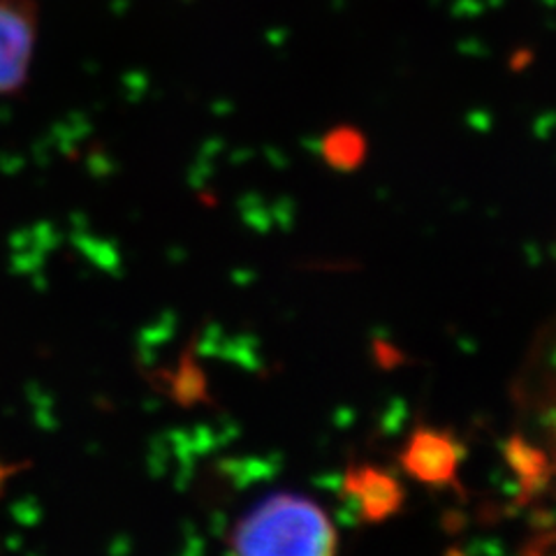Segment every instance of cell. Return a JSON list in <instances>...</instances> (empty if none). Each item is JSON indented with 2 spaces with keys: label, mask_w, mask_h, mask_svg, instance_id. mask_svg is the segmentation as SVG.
I'll return each mask as SVG.
<instances>
[{
  "label": "cell",
  "mask_w": 556,
  "mask_h": 556,
  "mask_svg": "<svg viewBox=\"0 0 556 556\" xmlns=\"http://www.w3.org/2000/svg\"><path fill=\"white\" fill-rule=\"evenodd\" d=\"M337 529L304 496L278 494L260 503L232 533L235 556H337Z\"/></svg>",
  "instance_id": "6da1fadb"
},
{
  "label": "cell",
  "mask_w": 556,
  "mask_h": 556,
  "mask_svg": "<svg viewBox=\"0 0 556 556\" xmlns=\"http://www.w3.org/2000/svg\"><path fill=\"white\" fill-rule=\"evenodd\" d=\"M38 0H0V96L24 89L38 45Z\"/></svg>",
  "instance_id": "7a4b0ae2"
},
{
  "label": "cell",
  "mask_w": 556,
  "mask_h": 556,
  "mask_svg": "<svg viewBox=\"0 0 556 556\" xmlns=\"http://www.w3.org/2000/svg\"><path fill=\"white\" fill-rule=\"evenodd\" d=\"M399 459H402L406 473L417 482L445 486L457 480L462 447L447 431L422 427L410 433V439Z\"/></svg>",
  "instance_id": "3957f363"
},
{
  "label": "cell",
  "mask_w": 556,
  "mask_h": 556,
  "mask_svg": "<svg viewBox=\"0 0 556 556\" xmlns=\"http://www.w3.org/2000/svg\"><path fill=\"white\" fill-rule=\"evenodd\" d=\"M343 494L364 521L390 519L404 503V486L374 464L353 466L343 478Z\"/></svg>",
  "instance_id": "277c9868"
},
{
  "label": "cell",
  "mask_w": 556,
  "mask_h": 556,
  "mask_svg": "<svg viewBox=\"0 0 556 556\" xmlns=\"http://www.w3.org/2000/svg\"><path fill=\"white\" fill-rule=\"evenodd\" d=\"M320 155L329 167L351 172L367 159V137L357 128L337 126L320 139Z\"/></svg>",
  "instance_id": "5b68a950"
},
{
  "label": "cell",
  "mask_w": 556,
  "mask_h": 556,
  "mask_svg": "<svg viewBox=\"0 0 556 556\" xmlns=\"http://www.w3.org/2000/svg\"><path fill=\"white\" fill-rule=\"evenodd\" d=\"M22 471H24L22 464H10V462L0 459V496H3L8 482H10L16 473H22Z\"/></svg>",
  "instance_id": "8992f818"
}]
</instances>
